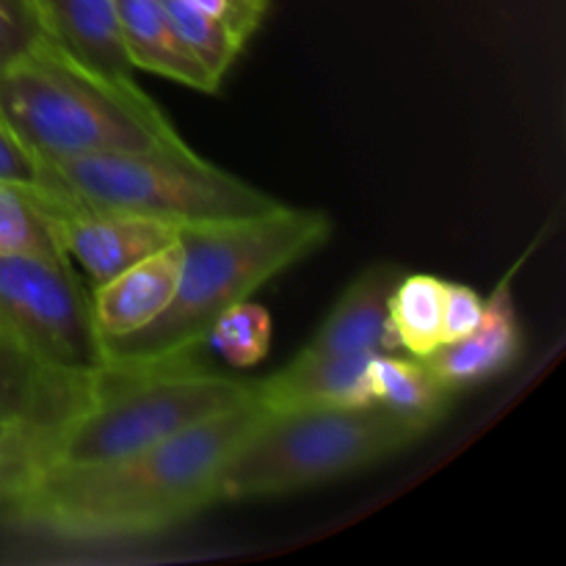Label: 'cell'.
I'll list each match as a JSON object with an SVG mask.
<instances>
[{"mask_svg": "<svg viewBox=\"0 0 566 566\" xmlns=\"http://www.w3.org/2000/svg\"><path fill=\"white\" fill-rule=\"evenodd\" d=\"M486 313V298L470 285L446 282V298H442V346L468 337L481 324Z\"/></svg>", "mask_w": 566, "mask_h": 566, "instance_id": "22", "label": "cell"}, {"mask_svg": "<svg viewBox=\"0 0 566 566\" xmlns=\"http://www.w3.org/2000/svg\"><path fill=\"white\" fill-rule=\"evenodd\" d=\"M39 171H42V164L36 155L14 136V130L0 116V180L39 182Z\"/></svg>", "mask_w": 566, "mask_h": 566, "instance_id": "24", "label": "cell"}, {"mask_svg": "<svg viewBox=\"0 0 566 566\" xmlns=\"http://www.w3.org/2000/svg\"><path fill=\"white\" fill-rule=\"evenodd\" d=\"M55 429L0 423V503L9 506L48 470Z\"/></svg>", "mask_w": 566, "mask_h": 566, "instance_id": "20", "label": "cell"}, {"mask_svg": "<svg viewBox=\"0 0 566 566\" xmlns=\"http://www.w3.org/2000/svg\"><path fill=\"white\" fill-rule=\"evenodd\" d=\"M269 407L254 392L238 407L177 431L144 451L88 468H50L9 503L28 534L66 545H111L164 534L219 503L232 448Z\"/></svg>", "mask_w": 566, "mask_h": 566, "instance_id": "1", "label": "cell"}, {"mask_svg": "<svg viewBox=\"0 0 566 566\" xmlns=\"http://www.w3.org/2000/svg\"><path fill=\"white\" fill-rule=\"evenodd\" d=\"M453 396L457 390L448 387L423 357L396 352L370 359V401L392 415L431 429L448 412Z\"/></svg>", "mask_w": 566, "mask_h": 566, "instance_id": "16", "label": "cell"}, {"mask_svg": "<svg viewBox=\"0 0 566 566\" xmlns=\"http://www.w3.org/2000/svg\"><path fill=\"white\" fill-rule=\"evenodd\" d=\"M39 186L59 213H136L175 227L260 216L280 199L199 158L186 142L142 153H103L42 160Z\"/></svg>", "mask_w": 566, "mask_h": 566, "instance_id": "5", "label": "cell"}, {"mask_svg": "<svg viewBox=\"0 0 566 566\" xmlns=\"http://www.w3.org/2000/svg\"><path fill=\"white\" fill-rule=\"evenodd\" d=\"M442 298H446V280L440 276H398L387 304L398 352L429 357L442 346Z\"/></svg>", "mask_w": 566, "mask_h": 566, "instance_id": "18", "label": "cell"}, {"mask_svg": "<svg viewBox=\"0 0 566 566\" xmlns=\"http://www.w3.org/2000/svg\"><path fill=\"white\" fill-rule=\"evenodd\" d=\"M392 265H374L363 271L340 302L329 310L324 324L315 329L307 346L296 354V359H326L348 357V354H396L398 343L390 329V304L392 285L398 280Z\"/></svg>", "mask_w": 566, "mask_h": 566, "instance_id": "10", "label": "cell"}, {"mask_svg": "<svg viewBox=\"0 0 566 566\" xmlns=\"http://www.w3.org/2000/svg\"><path fill=\"white\" fill-rule=\"evenodd\" d=\"M99 374L53 368L0 329V423L59 429L92 398Z\"/></svg>", "mask_w": 566, "mask_h": 566, "instance_id": "9", "label": "cell"}, {"mask_svg": "<svg viewBox=\"0 0 566 566\" xmlns=\"http://www.w3.org/2000/svg\"><path fill=\"white\" fill-rule=\"evenodd\" d=\"M208 343L232 368H252L263 363L271 348V315L260 304L243 298L213 321Z\"/></svg>", "mask_w": 566, "mask_h": 566, "instance_id": "19", "label": "cell"}, {"mask_svg": "<svg viewBox=\"0 0 566 566\" xmlns=\"http://www.w3.org/2000/svg\"><path fill=\"white\" fill-rule=\"evenodd\" d=\"M114 9L133 70L169 77L193 92H219L210 72L175 39L158 0H114Z\"/></svg>", "mask_w": 566, "mask_h": 566, "instance_id": "15", "label": "cell"}, {"mask_svg": "<svg viewBox=\"0 0 566 566\" xmlns=\"http://www.w3.org/2000/svg\"><path fill=\"white\" fill-rule=\"evenodd\" d=\"M520 352H523V329H520L517 307H514L512 282L503 280L486 298V313L481 324L468 337L446 343L423 359L448 387L459 392L512 368Z\"/></svg>", "mask_w": 566, "mask_h": 566, "instance_id": "12", "label": "cell"}, {"mask_svg": "<svg viewBox=\"0 0 566 566\" xmlns=\"http://www.w3.org/2000/svg\"><path fill=\"white\" fill-rule=\"evenodd\" d=\"M55 221L59 205L39 182L0 180V258H66Z\"/></svg>", "mask_w": 566, "mask_h": 566, "instance_id": "17", "label": "cell"}, {"mask_svg": "<svg viewBox=\"0 0 566 566\" xmlns=\"http://www.w3.org/2000/svg\"><path fill=\"white\" fill-rule=\"evenodd\" d=\"M0 329L53 368L99 374L103 337L70 258H0Z\"/></svg>", "mask_w": 566, "mask_h": 566, "instance_id": "7", "label": "cell"}, {"mask_svg": "<svg viewBox=\"0 0 566 566\" xmlns=\"http://www.w3.org/2000/svg\"><path fill=\"white\" fill-rule=\"evenodd\" d=\"M44 39L33 0H0V72Z\"/></svg>", "mask_w": 566, "mask_h": 566, "instance_id": "21", "label": "cell"}, {"mask_svg": "<svg viewBox=\"0 0 566 566\" xmlns=\"http://www.w3.org/2000/svg\"><path fill=\"white\" fill-rule=\"evenodd\" d=\"M44 39L105 75L127 77L130 55L122 42L114 0H33Z\"/></svg>", "mask_w": 566, "mask_h": 566, "instance_id": "14", "label": "cell"}, {"mask_svg": "<svg viewBox=\"0 0 566 566\" xmlns=\"http://www.w3.org/2000/svg\"><path fill=\"white\" fill-rule=\"evenodd\" d=\"M429 431L379 403L269 409L227 457L219 501L310 490L370 468Z\"/></svg>", "mask_w": 566, "mask_h": 566, "instance_id": "4", "label": "cell"}, {"mask_svg": "<svg viewBox=\"0 0 566 566\" xmlns=\"http://www.w3.org/2000/svg\"><path fill=\"white\" fill-rule=\"evenodd\" d=\"M182 247L171 241L130 265L114 280L99 282L92 302V318L103 340H119L153 324L166 313L180 285Z\"/></svg>", "mask_w": 566, "mask_h": 566, "instance_id": "11", "label": "cell"}, {"mask_svg": "<svg viewBox=\"0 0 566 566\" xmlns=\"http://www.w3.org/2000/svg\"><path fill=\"white\" fill-rule=\"evenodd\" d=\"M61 252L94 282H108L130 265L177 241L180 227L136 213L66 210L55 221Z\"/></svg>", "mask_w": 566, "mask_h": 566, "instance_id": "8", "label": "cell"}, {"mask_svg": "<svg viewBox=\"0 0 566 566\" xmlns=\"http://www.w3.org/2000/svg\"><path fill=\"white\" fill-rule=\"evenodd\" d=\"M0 116L39 164L182 142L130 75L92 70L50 39L0 72Z\"/></svg>", "mask_w": 566, "mask_h": 566, "instance_id": "3", "label": "cell"}, {"mask_svg": "<svg viewBox=\"0 0 566 566\" xmlns=\"http://www.w3.org/2000/svg\"><path fill=\"white\" fill-rule=\"evenodd\" d=\"M254 396V381L197 370L105 368L92 398L50 437V468H88L144 451L177 431L238 407Z\"/></svg>", "mask_w": 566, "mask_h": 566, "instance_id": "6", "label": "cell"}, {"mask_svg": "<svg viewBox=\"0 0 566 566\" xmlns=\"http://www.w3.org/2000/svg\"><path fill=\"white\" fill-rule=\"evenodd\" d=\"M332 235L324 210L276 205L260 216L180 227L182 271L160 318L119 340H103L108 368L142 370L188 363L232 304L296 265Z\"/></svg>", "mask_w": 566, "mask_h": 566, "instance_id": "2", "label": "cell"}, {"mask_svg": "<svg viewBox=\"0 0 566 566\" xmlns=\"http://www.w3.org/2000/svg\"><path fill=\"white\" fill-rule=\"evenodd\" d=\"M188 3L219 20L243 44L263 25L265 14H269V0H188Z\"/></svg>", "mask_w": 566, "mask_h": 566, "instance_id": "23", "label": "cell"}, {"mask_svg": "<svg viewBox=\"0 0 566 566\" xmlns=\"http://www.w3.org/2000/svg\"><path fill=\"white\" fill-rule=\"evenodd\" d=\"M374 354L326 359H291L280 374L254 381V392L269 409L359 407L370 401Z\"/></svg>", "mask_w": 566, "mask_h": 566, "instance_id": "13", "label": "cell"}]
</instances>
